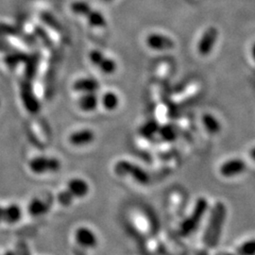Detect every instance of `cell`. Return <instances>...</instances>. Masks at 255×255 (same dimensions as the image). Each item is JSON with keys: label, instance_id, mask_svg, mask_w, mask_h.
Masks as SVG:
<instances>
[{"label": "cell", "instance_id": "cell-1", "mask_svg": "<svg viewBox=\"0 0 255 255\" xmlns=\"http://www.w3.org/2000/svg\"><path fill=\"white\" fill-rule=\"evenodd\" d=\"M226 216L227 209L225 204L222 202H217L211 211L208 225L203 236L205 246L213 249L219 245Z\"/></svg>", "mask_w": 255, "mask_h": 255}, {"label": "cell", "instance_id": "cell-2", "mask_svg": "<svg viewBox=\"0 0 255 255\" xmlns=\"http://www.w3.org/2000/svg\"><path fill=\"white\" fill-rule=\"evenodd\" d=\"M208 201L204 198H200L196 201L192 214L184 219L180 226V234L182 237H188L196 232L199 225L201 224L205 213L208 210Z\"/></svg>", "mask_w": 255, "mask_h": 255}, {"label": "cell", "instance_id": "cell-3", "mask_svg": "<svg viewBox=\"0 0 255 255\" xmlns=\"http://www.w3.org/2000/svg\"><path fill=\"white\" fill-rule=\"evenodd\" d=\"M114 170L120 177H130L135 182L143 185H146L150 182V176L146 170H144L141 166L126 160L119 161L115 164Z\"/></svg>", "mask_w": 255, "mask_h": 255}, {"label": "cell", "instance_id": "cell-4", "mask_svg": "<svg viewBox=\"0 0 255 255\" xmlns=\"http://www.w3.org/2000/svg\"><path fill=\"white\" fill-rule=\"evenodd\" d=\"M28 167L34 174L54 173L61 170L62 164L54 157L38 156L29 161Z\"/></svg>", "mask_w": 255, "mask_h": 255}, {"label": "cell", "instance_id": "cell-5", "mask_svg": "<svg viewBox=\"0 0 255 255\" xmlns=\"http://www.w3.org/2000/svg\"><path fill=\"white\" fill-rule=\"evenodd\" d=\"M89 60L92 64L97 66L102 73L112 75L118 69L117 63L109 57H106L98 49H93L89 53Z\"/></svg>", "mask_w": 255, "mask_h": 255}, {"label": "cell", "instance_id": "cell-6", "mask_svg": "<svg viewBox=\"0 0 255 255\" xmlns=\"http://www.w3.org/2000/svg\"><path fill=\"white\" fill-rule=\"evenodd\" d=\"M219 37V31L216 27H210L204 31L198 44V51L202 56H207L213 50Z\"/></svg>", "mask_w": 255, "mask_h": 255}, {"label": "cell", "instance_id": "cell-7", "mask_svg": "<svg viewBox=\"0 0 255 255\" xmlns=\"http://www.w3.org/2000/svg\"><path fill=\"white\" fill-rule=\"evenodd\" d=\"M146 45L153 50L167 51L173 49L175 43L170 37L159 33H152L146 37Z\"/></svg>", "mask_w": 255, "mask_h": 255}, {"label": "cell", "instance_id": "cell-8", "mask_svg": "<svg viewBox=\"0 0 255 255\" xmlns=\"http://www.w3.org/2000/svg\"><path fill=\"white\" fill-rule=\"evenodd\" d=\"M75 239L80 246L85 249H95L99 243L96 234L87 227L77 229L75 232Z\"/></svg>", "mask_w": 255, "mask_h": 255}, {"label": "cell", "instance_id": "cell-9", "mask_svg": "<svg viewBox=\"0 0 255 255\" xmlns=\"http://www.w3.org/2000/svg\"><path fill=\"white\" fill-rule=\"evenodd\" d=\"M65 189L70 193L74 199H81L88 195L90 191V186L88 182L82 178H74L68 182Z\"/></svg>", "mask_w": 255, "mask_h": 255}, {"label": "cell", "instance_id": "cell-10", "mask_svg": "<svg viewBox=\"0 0 255 255\" xmlns=\"http://www.w3.org/2000/svg\"><path fill=\"white\" fill-rule=\"evenodd\" d=\"M247 164L241 159H232L220 166V173L224 177H235L246 170Z\"/></svg>", "mask_w": 255, "mask_h": 255}, {"label": "cell", "instance_id": "cell-11", "mask_svg": "<svg viewBox=\"0 0 255 255\" xmlns=\"http://www.w3.org/2000/svg\"><path fill=\"white\" fill-rule=\"evenodd\" d=\"M95 132L90 128H82L73 132L69 136V142L75 146H86L95 140Z\"/></svg>", "mask_w": 255, "mask_h": 255}, {"label": "cell", "instance_id": "cell-12", "mask_svg": "<svg viewBox=\"0 0 255 255\" xmlns=\"http://www.w3.org/2000/svg\"><path fill=\"white\" fill-rule=\"evenodd\" d=\"M21 98H22V101L23 103L26 107V109L30 112V113H36L40 109V105H39V102L37 101L33 91H32V88L29 84L25 83L22 85V88H21Z\"/></svg>", "mask_w": 255, "mask_h": 255}, {"label": "cell", "instance_id": "cell-13", "mask_svg": "<svg viewBox=\"0 0 255 255\" xmlns=\"http://www.w3.org/2000/svg\"><path fill=\"white\" fill-rule=\"evenodd\" d=\"M101 84L95 79L91 78H82L79 79L73 83V89L75 91L85 93H96L100 89Z\"/></svg>", "mask_w": 255, "mask_h": 255}, {"label": "cell", "instance_id": "cell-14", "mask_svg": "<svg viewBox=\"0 0 255 255\" xmlns=\"http://www.w3.org/2000/svg\"><path fill=\"white\" fill-rule=\"evenodd\" d=\"M78 105L83 112L90 113L97 109L99 105V98L96 93H85L79 99Z\"/></svg>", "mask_w": 255, "mask_h": 255}, {"label": "cell", "instance_id": "cell-15", "mask_svg": "<svg viewBox=\"0 0 255 255\" xmlns=\"http://www.w3.org/2000/svg\"><path fill=\"white\" fill-rule=\"evenodd\" d=\"M50 209V204L46 201L40 199H33L27 205V211L32 217H40L46 215Z\"/></svg>", "mask_w": 255, "mask_h": 255}, {"label": "cell", "instance_id": "cell-16", "mask_svg": "<svg viewBox=\"0 0 255 255\" xmlns=\"http://www.w3.org/2000/svg\"><path fill=\"white\" fill-rule=\"evenodd\" d=\"M22 218V210L17 204H9L3 210V222L15 224Z\"/></svg>", "mask_w": 255, "mask_h": 255}, {"label": "cell", "instance_id": "cell-17", "mask_svg": "<svg viewBox=\"0 0 255 255\" xmlns=\"http://www.w3.org/2000/svg\"><path fill=\"white\" fill-rule=\"evenodd\" d=\"M119 96L114 92H106L101 98V104L107 111H115L119 107Z\"/></svg>", "mask_w": 255, "mask_h": 255}, {"label": "cell", "instance_id": "cell-18", "mask_svg": "<svg viewBox=\"0 0 255 255\" xmlns=\"http://www.w3.org/2000/svg\"><path fill=\"white\" fill-rule=\"evenodd\" d=\"M202 124L206 128V130L212 134L218 133V132H219L220 128H221L219 120L210 114H205L202 117Z\"/></svg>", "mask_w": 255, "mask_h": 255}, {"label": "cell", "instance_id": "cell-19", "mask_svg": "<svg viewBox=\"0 0 255 255\" xmlns=\"http://www.w3.org/2000/svg\"><path fill=\"white\" fill-rule=\"evenodd\" d=\"M238 255H255V239L243 243L237 250Z\"/></svg>", "mask_w": 255, "mask_h": 255}, {"label": "cell", "instance_id": "cell-20", "mask_svg": "<svg viewBox=\"0 0 255 255\" xmlns=\"http://www.w3.org/2000/svg\"><path fill=\"white\" fill-rule=\"evenodd\" d=\"M159 126L156 122L150 121L147 122L145 125H143L141 128H140V132L143 136L150 137L154 135L157 131H159Z\"/></svg>", "mask_w": 255, "mask_h": 255}, {"label": "cell", "instance_id": "cell-21", "mask_svg": "<svg viewBox=\"0 0 255 255\" xmlns=\"http://www.w3.org/2000/svg\"><path fill=\"white\" fill-rule=\"evenodd\" d=\"M57 199H58L59 203L63 206H69L70 204H72V202L75 200L73 197L70 195V193L66 189H64V191L60 192L57 196Z\"/></svg>", "mask_w": 255, "mask_h": 255}, {"label": "cell", "instance_id": "cell-22", "mask_svg": "<svg viewBox=\"0 0 255 255\" xmlns=\"http://www.w3.org/2000/svg\"><path fill=\"white\" fill-rule=\"evenodd\" d=\"M159 132L161 133L162 137L167 141H172L177 136L176 130L171 126H164V127L160 128Z\"/></svg>", "mask_w": 255, "mask_h": 255}, {"label": "cell", "instance_id": "cell-23", "mask_svg": "<svg viewBox=\"0 0 255 255\" xmlns=\"http://www.w3.org/2000/svg\"><path fill=\"white\" fill-rule=\"evenodd\" d=\"M15 255H31L30 251L28 249L27 244L23 241H20L16 245V252Z\"/></svg>", "mask_w": 255, "mask_h": 255}, {"label": "cell", "instance_id": "cell-24", "mask_svg": "<svg viewBox=\"0 0 255 255\" xmlns=\"http://www.w3.org/2000/svg\"><path fill=\"white\" fill-rule=\"evenodd\" d=\"M23 59H26V57L23 56V54H10L6 58V63L9 65H14L18 64Z\"/></svg>", "mask_w": 255, "mask_h": 255}, {"label": "cell", "instance_id": "cell-25", "mask_svg": "<svg viewBox=\"0 0 255 255\" xmlns=\"http://www.w3.org/2000/svg\"><path fill=\"white\" fill-rule=\"evenodd\" d=\"M3 210H4V207L0 206V223L3 222Z\"/></svg>", "mask_w": 255, "mask_h": 255}, {"label": "cell", "instance_id": "cell-26", "mask_svg": "<svg viewBox=\"0 0 255 255\" xmlns=\"http://www.w3.org/2000/svg\"><path fill=\"white\" fill-rule=\"evenodd\" d=\"M3 255H15V252H13V251H8V252H6Z\"/></svg>", "mask_w": 255, "mask_h": 255}, {"label": "cell", "instance_id": "cell-27", "mask_svg": "<svg viewBox=\"0 0 255 255\" xmlns=\"http://www.w3.org/2000/svg\"><path fill=\"white\" fill-rule=\"evenodd\" d=\"M251 156L255 160V147L251 150Z\"/></svg>", "mask_w": 255, "mask_h": 255}, {"label": "cell", "instance_id": "cell-28", "mask_svg": "<svg viewBox=\"0 0 255 255\" xmlns=\"http://www.w3.org/2000/svg\"><path fill=\"white\" fill-rule=\"evenodd\" d=\"M198 255H208V253L206 252V251H201L199 254H198Z\"/></svg>", "mask_w": 255, "mask_h": 255}, {"label": "cell", "instance_id": "cell-29", "mask_svg": "<svg viewBox=\"0 0 255 255\" xmlns=\"http://www.w3.org/2000/svg\"><path fill=\"white\" fill-rule=\"evenodd\" d=\"M253 56H254L255 60V44L254 45V47H253Z\"/></svg>", "mask_w": 255, "mask_h": 255}]
</instances>
